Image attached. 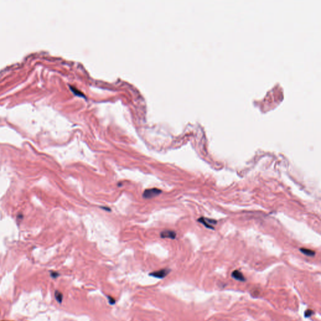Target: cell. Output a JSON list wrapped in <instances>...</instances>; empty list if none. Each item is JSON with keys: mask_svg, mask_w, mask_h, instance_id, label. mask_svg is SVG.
I'll list each match as a JSON object with an SVG mask.
<instances>
[{"mask_svg": "<svg viewBox=\"0 0 321 321\" xmlns=\"http://www.w3.org/2000/svg\"><path fill=\"white\" fill-rule=\"evenodd\" d=\"M161 190L158 188H151L145 190L143 192V197L145 199H151L161 193Z\"/></svg>", "mask_w": 321, "mask_h": 321, "instance_id": "1", "label": "cell"}, {"mask_svg": "<svg viewBox=\"0 0 321 321\" xmlns=\"http://www.w3.org/2000/svg\"><path fill=\"white\" fill-rule=\"evenodd\" d=\"M198 221L199 222H200L201 224L204 225L206 228H208L210 229H214L213 225L217 224V221L213 219H210L208 218H204L201 217L199 218Z\"/></svg>", "mask_w": 321, "mask_h": 321, "instance_id": "2", "label": "cell"}, {"mask_svg": "<svg viewBox=\"0 0 321 321\" xmlns=\"http://www.w3.org/2000/svg\"><path fill=\"white\" fill-rule=\"evenodd\" d=\"M169 272H170L169 269L164 268V269H161V270L156 271V272L149 274V275L155 277V278H157V279H163V278L166 277L169 274Z\"/></svg>", "mask_w": 321, "mask_h": 321, "instance_id": "3", "label": "cell"}, {"mask_svg": "<svg viewBox=\"0 0 321 321\" xmlns=\"http://www.w3.org/2000/svg\"><path fill=\"white\" fill-rule=\"evenodd\" d=\"M232 277L234 279L240 281V282H245L246 280L245 277H244V274H242L239 270H234L232 273Z\"/></svg>", "mask_w": 321, "mask_h": 321, "instance_id": "4", "label": "cell"}, {"mask_svg": "<svg viewBox=\"0 0 321 321\" xmlns=\"http://www.w3.org/2000/svg\"><path fill=\"white\" fill-rule=\"evenodd\" d=\"M176 237V234L174 232L171 230H165L161 233V237L162 238H170L174 239Z\"/></svg>", "mask_w": 321, "mask_h": 321, "instance_id": "5", "label": "cell"}, {"mask_svg": "<svg viewBox=\"0 0 321 321\" xmlns=\"http://www.w3.org/2000/svg\"><path fill=\"white\" fill-rule=\"evenodd\" d=\"M300 251L303 254H304V255H305L307 256H313L316 255V252L312 250H310V249H308V248H300Z\"/></svg>", "mask_w": 321, "mask_h": 321, "instance_id": "6", "label": "cell"}, {"mask_svg": "<svg viewBox=\"0 0 321 321\" xmlns=\"http://www.w3.org/2000/svg\"><path fill=\"white\" fill-rule=\"evenodd\" d=\"M55 297L56 300L59 303H62L63 300V294L59 290H56L55 292Z\"/></svg>", "mask_w": 321, "mask_h": 321, "instance_id": "7", "label": "cell"}, {"mask_svg": "<svg viewBox=\"0 0 321 321\" xmlns=\"http://www.w3.org/2000/svg\"><path fill=\"white\" fill-rule=\"evenodd\" d=\"M313 313H314V312H313V311L312 310L308 309V310H307L305 312V313H304V316H305V317H307V318H308V317H311V316L313 314Z\"/></svg>", "mask_w": 321, "mask_h": 321, "instance_id": "8", "label": "cell"}, {"mask_svg": "<svg viewBox=\"0 0 321 321\" xmlns=\"http://www.w3.org/2000/svg\"><path fill=\"white\" fill-rule=\"evenodd\" d=\"M108 301H109V302L110 304H111V305H114V304H115V303H116V300H115V299H114L113 297H111V296H108Z\"/></svg>", "mask_w": 321, "mask_h": 321, "instance_id": "9", "label": "cell"}, {"mask_svg": "<svg viewBox=\"0 0 321 321\" xmlns=\"http://www.w3.org/2000/svg\"><path fill=\"white\" fill-rule=\"evenodd\" d=\"M50 274H51V277L52 278H53V279H55V278L58 277L59 276V274L58 272H52Z\"/></svg>", "mask_w": 321, "mask_h": 321, "instance_id": "10", "label": "cell"}, {"mask_svg": "<svg viewBox=\"0 0 321 321\" xmlns=\"http://www.w3.org/2000/svg\"><path fill=\"white\" fill-rule=\"evenodd\" d=\"M3 321H5V320H3Z\"/></svg>", "mask_w": 321, "mask_h": 321, "instance_id": "11", "label": "cell"}]
</instances>
